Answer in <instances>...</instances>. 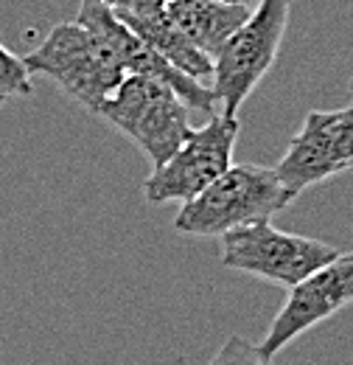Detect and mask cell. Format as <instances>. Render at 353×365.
<instances>
[{
  "label": "cell",
  "instance_id": "8fae6325",
  "mask_svg": "<svg viewBox=\"0 0 353 365\" xmlns=\"http://www.w3.org/2000/svg\"><path fill=\"white\" fill-rule=\"evenodd\" d=\"M130 31H135L149 48H154L163 59H169L176 71L188 73L196 82H208L214 76V59L191 46V40L174 26V20L163 11L143 17H118Z\"/></svg>",
  "mask_w": 353,
  "mask_h": 365
},
{
  "label": "cell",
  "instance_id": "8992f818",
  "mask_svg": "<svg viewBox=\"0 0 353 365\" xmlns=\"http://www.w3.org/2000/svg\"><path fill=\"white\" fill-rule=\"evenodd\" d=\"M241 133L238 118L211 115V121L199 130H191L174 155L152 169L143 182V197L152 205L166 202H188L199 191H205L233 163V149Z\"/></svg>",
  "mask_w": 353,
  "mask_h": 365
},
{
  "label": "cell",
  "instance_id": "52a82bcc",
  "mask_svg": "<svg viewBox=\"0 0 353 365\" xmlns=\"http://www.w3.org/2000/svg\"><path fill=\"white\" fill-rule=\"evenodd\" d=\"M353 169V107L309 110L297 135L289 140L275 175L283 191L297 200L306 188Z\"/></svg>",
  "mask_w": 353,
  "mask_h": 365
},
{
  "label": "cell",
  "instance_id": "ba28073f",
  "mask_svg": "<svg viewBox=\"0 0 353 365\" xmlns=\"http://www.w3.org/2000/svg\"><path fill=\"white\" fill-rule=\"evenodd\" d=\"M353 304V250L337 253L328 264L317 267L303 281L289 287V295L280 312L269 323L258 343V351L266 360H275L289 343L311 331L322 320L334 318Z\"/></svg>",
  "mask_w": 353,
  "mask_h": 365
},
{
  "label": "cell",
  "instance_id": "7c38bea8",
  "mask_svg": "<svg viewBox=\"0 0 353 365\" xmlns=\"http://www.w3.org/2000/svg\"><path fill=\"white\" fill-rule=\"evenodd\" d=\"M31 93H34V82L23 56H17L14 51H9L0 43V107L11 98H26Z\"/></svg>",
  "mask_w": 353,
  "mask_h": 365
},
{
  "label": "cell",
  "instance_id": "4fadbf2b",
  "mask_svg": "<svg viewBox=\"0 0 353 365\" xmlns=\"http://www.w3.org/2000/svg\"><path fill=\"white\" fill-rule=\"evenodd\" d=\"M208 365H275V360H266L258 351V346L250 343L247 337L230 334Z\"/></svg>",
  "mask_w": 353,
  "mask_h": 365
},
{
  "label": "cell",
  "instance_id": "6da1fadb",
  "mask_svg": "<svg viewBox=\"0 0 353 365\" xmlns=\"http://www.w3.org/2000/svg\"><path fill=\"white\" fill-rule=\"evenodd\" d=\"M292 202L295 200L283 191L275 169L230 163L205 191L179 205L174 230L188 236H221L250 222L272 220Z\"/></svg>",
  "mask_w": 353,
  "mask_h": 365
},
{
  "label": "cell",
  "instance_id": "3957f363",
  "mask_svg": "<svg viewBox=\"0 0 353 365\" xmlns=\"http://www.w3.org/2000/svg\"><path fill=\"white\" fill-rule=\"evenodd\" d=\"M188 113V104L174 91L135 73H127L112 96L95 110V115L132 140L152 169L163 166L191 133Z\"/></svg>",
  "mask_w": 353,
  "mask_h": 365
},
{
  "label": "cell",
  "instance_id": "30bf717a",
  "mask_svg": "<svg viewBox=\"0 0 353 365\" xmlns=\"http://www.w3.org/2000/svg\"><path fill=\"white\" fill-rule=\"evenodd\" d=\"M250 6L219 3V0H169L166 14L205 56H216L233 31L250 17Z\"/></svg>",
  "mask_w": 353,
  "mask_h": 365
},
{
  "label": "cell",
  "instance_id": "9a60e30c",
  "mask_svg": "<svg viewBox=\"0 0 353 365\" xmlns=\"http://www.w3.org/2000/svg\"><path fill=\"white\" fill-rule=\"evenodd\" d=\"M219 3H241V6H250V9H253L258 0H219Z\"/></svg>",
  "mask_w": 353,
  "mask_h": 365
},
{
  "label": "cell",
  "instance_id": "9c48e42d",
  "mask_svg": "<svg viewBox=\"0 0 353 365\" xmlns=\"http://www.w3.org/2000/svg\"><path fill=\"white\" fill-rule=\"evenodd\" d=\"M76 23L85 26L90 34L110 51V56L121 65L124 73L146 76V79H154V82L166 85L169 91H174L188 104V110L208 113V115L216 113V98H214L211 88H205L202 82L176 71L169 59H163L154 48H149L135 31H130L115 17V11L107 9L101 0H82Z\"/></svg>",
  "mask_w": 353,
  "mask_h": 365
},
{
  "label": "cell",
  "instance_id": "7a4b0ae2",
  "mask_svg": "<svg viewBox=\"0 0 353 365\" xmlns=\"http://www.w3.org/2000/svg\"><path fill=\"white\" fill-rule=\"evenodd\" d=\"M289 6L292 0H258L250 17L214 56L211 91L221 115L238 118L241 104L275 65L289 26Z\"/></svg>",
  "mask_w": 353,
  "mask_h": 365
},
{
  "label": "cell",
  "instance_id": "5bb4252c",
  "mask_svg": "<svg viewBox=\"0 0 353 365\" xmlns=\"http://www.w3.org/2000/svg\"><path fill=\"white\" fill-rule=\"evenodd\" d=\"M101 3L112 9L115 17H143V14L163 11L169 0H101Z\"/></svg>",
  "mask_w": 353,
  "mask_h": 365
},
{
  "label": "cell",
  "instance_id": "5b68a950",
  "mask_svg": "<svg viewBox=\"0 0 353 365\" xmlns=\"http://www.w3.org/2000/svg\"><path fill=\"white\" fill-rule=\"evenodd\" d=\"M221 264L275 287H295L317 267L328 264L339 250L328 242L278 230L272 220L250 222L221 233Z\"/></svg>",
  "mask_w": 353,
  "mask_h": 365
},
{
  "label": "cell",
  "instance_id": "277c9868",
  "mask_svg": "<svg viewBox=\"0 0 353 365\" xmlns=\"http://www.w3.org/2000/svg\"><path fill=\"white\" fill-rule=\"evenodd\" d=\"M23 62L28 73L48 76L68 98L90 113H95L127 76L110 51L79 23L53 26L43 43L23 56Z\"/></svg>",
  "mask_w": 353,
  "mask_h": 365
}]
</instances>
